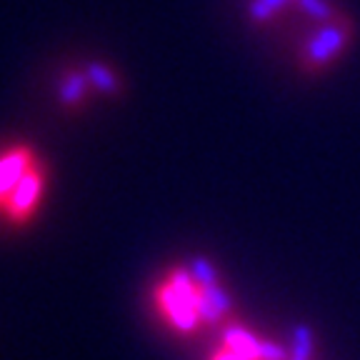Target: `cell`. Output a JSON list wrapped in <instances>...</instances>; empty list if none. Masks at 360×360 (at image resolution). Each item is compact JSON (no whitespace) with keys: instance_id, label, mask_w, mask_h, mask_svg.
<instances>
[{"instance_id":"6da1fadb","label":"cell","mask_w":360,"mask_h":360,"mask_svg":"<svg viewBox=\"0 0 360 360\" xmlns=\"http://www.w3.org/2000/svg\"><path fill=\"white\" fill-rule=\"evenodd\" d=\"M360 25L348 11L326 22H318L305 30L303 38L292 45V65L305 80H318L333 73L348 58L353 45L358 43Z\"/></svg>"},{"instance_id":"7a4b0ae2","label":"cell","mask_w":360,"mask_h":360,"mask_svg":"<svg viewBox=\"0 0 360 360\" xmlns=\"http://www.w3.org/2000/svg\"><path fill=\"white\" fill-rule=\"evenodd\" d=\"M340 13H345V8L338 6L335 0H248L245 3L248 25H253L260 33L285 25L290 15L300 18L305 25H318L333 20Z\"/></svg>"},{"instance_id":"3957f363","label":"cell","mask_w":360,"mask_h":360,"mask_svg":"<svg viewBox=\"0 0 360 360\" xmlns=\"http://www.w3.org/2000/svg\"><path fill=\"white\" fill-rule=\"evenodd\" d=\"M195 285V278L188 276L186 270H178V273H173L168 285L160 288V303L180 330H193L198 326V318H200V310H198L200 290Z\"/></svg>"},{"instance_id":"277c9868","label":"cell","mask_w":360,"mask_h":360,"mask_svg":"<svg viewBox=\"0 0 360 360\" xmlns=\"http://www.w3.org/2000/svg\"><path fill=\"white\" fill-rule=\"evenodd\" d=\"M30 158L25 150H13L6 158H0V198L15 191V186L28 173Z\"/></svg>"},{"instance_id":"5b68a950","label":"cell","mask_w":360,"mask_h":360,"mask_svg":"<svg viewBox=\"0 0 360 360\" xmlns=\"http://www.w3.org/2000/svg\"><path fill=\"white\" fill-rule=\"evenodd\" d=\"M223 340L225 348L233 350V353L243 355L248 360H260V340L248 330H243V328H228Z\"/></svg>"},{"instance_id":"8992f818","label":"cell","mask_w":360,"mask_h":360,"mask_svg":"<svg viewBox=\"0 0 360 360\" xmlns=\"http://www.w3.org/2000/svg\"><path fill=\"white\" fill-rule=\"evenodd\" d=\"M40 193V178L33 173V170H28V173L22 175V180L15 186V191H13L11 195V208L15 210V213H22V210H28L30 205H33V200L38 198Z\"/></svg>"},{"instance_id":"52a82bcc","label":"cell","mask_w":360,"mask_h":360,"mask_svg":"<svg viewBox=\"0 0 360 360\" xmlns=\"http://www.w3.org/2000/svg\"><path fill=\"white\" fill-rule=\"evenodd\" d=\"M88 83H90L88 75H83V73L65 75V80H63V85H60V101L65 103V105H75V103H80L85 96V85Z\"/></svg>"},{"instance_id":"ba28073f","label":"cell","mask_w":360,"mask_h":360,"mask_svg":"<svg viewBox=\"0 0 360 360\" xmlns=\"http://www.w3.org/2000/svg\"><path fill=\"white\" fill-rule=\"evenodd\" d=\"M310 353H313V330L308 326H298L292 330L290 358L288 360H310Z\"/></svg>"},{"instance_id":"9c48e42d","label":"cell","mask_w":360,"mask_h":360,"mask_svg":"<svg viewBox=\"0 0 360 360\" xmlns=\"http://www.w3.org/2000/svg\"><path fill=\"white\" fill-rule=\"evenodd\" d=\"M88 80L96 85V88H101L103 93H115V90H118V78H115L105 65H90Z\"/></svg>"},{"instance_id":"30bf717a","label":"cell","mask_w":360,"mask_h":360,"mask_svg":"<svg viewBox=\"0 0 360 360\" xmlns=\"http://www.w3.org/2000/svg\"><path fill=\"white\" fill-rule=\"evenodd\" d=\"M200 295L205 300H208L210 305H213L215 310H220V313H228L231 310V295L223 290V288L218 285V283H213V285H202L200 288Z\"/></svg>"},{"instance_id":"8fae6325","label":"cell","mask_w":360,"mask_h":360,"mask_svg":"<svg viewBox=\"0 0 360 360\" xmlns=\"http://www.w3.org/2000/svg\"><path fill=\"white\" fill-rule=\"evenodd\" d=\"M191 276L195 278L198 285H213L215 281V268L210 265L208 258H193L191 260Z\"/></svg>"},{"instance_id":"7c38bea8","label":"cell","mask_w":360,"mask_h":360,"mask_svg":"<svg viewBox=\"0 0 360 360\" xmlns=\"http://www.w3.org/2000/svg\"><path fill=\"white\" fill-rule=\"evenodd\" d=\"M288 350L273 340H260V360H285Z\"/></svg>"},{"instance_id":"4fadbf2b","label":"cell","mask_w":360,"mask_h":360,"mask_svg":"<svg viewBox=\"0 0 360 360\" xmlns=\"http://www.w3.org/2000/svg\"><path fill=\"white\" fill-rule=\"evenodd\" d=\"M215 360H248V358H243V355L233 353V350H223V353L215 355Z\"/></svg>"}]
</instances>
